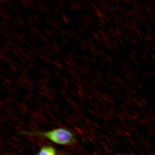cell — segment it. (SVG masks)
Listing matches in <instances>:
<instances>
[{
  "instance_id": "obj_1",
  "label": "cell",
  "mask_w": 155,
  "mask_h": 155,
  "mask_svg": "<svg viewBox=\"0 0 155 155\" xmlns=\"http://www.w3.org/2000/svg\"><path fill=\"white\" fill-rule=\"evenodd\" d=\"M22 134L27 135H35L43 137L49 139L56 144L61 145H69L75 141L73 134L68 130L58 128L48 132L23 131Z\"/></svg>"
},
{
  "instance_id": "obj_2",
  "label": "cell",
  "mask_w": 155,
  "mask_h": 155,
  "mask_svg": "<svg viewBox=\"0 0 155 155\" xmlns=\"http://www.w3.org/2000/svg\"><path fill=\"white\" fill-rule=\"evenodd\" d=\"M38 155H56L55 149L49 145H45L41 149Z\"/></svg>"
},
{
  "instance_id": "obj_3",
  "label": "cell",
  "mask_w": 155,
  "mask_h": 155,
  "mask_svg": "<svg viewBox=\"0 0 155 155\" xmlns=\"http://www.w3.org/2000/svg\"><path fill=\"white\" fill-rule=\"evenodd\" d=\"M123 155L121 154H115V155Z\"/></svg>"
},
{
  "instance_id": "obj_4",
  "label": "cell",
  "mask_w": 155,
  "mask_h": 155,
  "mask_svg": "<svg viewBox=\"0 0 155 155\" xmlns=\"http://www.w3.org/2000/svg\"></svg>"
}]
</instances>
